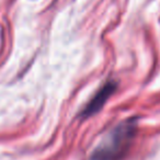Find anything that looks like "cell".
I'll list each match as a JSON object with an SVG mask.
<instances>
[{"label":"cell","mask_w":160,"mask_h":160,"mask_svg":"<svg viewBox=\"0 0 160 160\" xmlns=\"http://www.w3.org/2000/svg\"><path fill=\"white\" fill-rule=\"evenodd\" d=\"M137 129L136 118L123 121L102 138L91 153V160H120L128 151Z\"/></svg>","instance_id":"obj_1"},{"label":"cell","mask_w":160,"mask_h":160,"mask_svg":"<svg viewBox=\"0 0 160 160\" xmlns=\"http://www.w3.org/2000/svg\"><path fill=\"white\" fill-rule=\"evenodd\" d=\"M116 88H118V83L115 81H108L100 90L96 93V96L89 101L86 108L81 112V116L83 118H89V116L93 115V114L98 113L101 109L103 108V105L105 104L108 100L110 99V97L115 92Z\"/></svg>","instance_id":"obj_2"}]
</instances>
